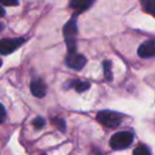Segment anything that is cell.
I'll return each instance as SVG.
<instances>
[{"label":"cell","instance_id":"6da1fadb","mask_svg":"<svg viewBox=\"0 0 155 155\" xmlns=\"http://www.w3.org/2000/svg\"><path fill=\"white\" fill-rule=\"evenodd\" d=\"M78 34V25H76V19L71 18L69 22H67L63 27V35L65 39V44L68 47V52H76V42H75V36Z\"/></svg>","mask_w":155,"mask_h":155},{"label":"cell","instance_id":"7a4b0ae2","mask_svg":"<svg viewBox=\"0 0 155 155\" xmlns=\"http://www.w3.org/2000/svg\"><path fill=\"white\" fill-rule=\"evenodd\" d=\"M132 142H133V133L128 131H121L113 134V137L110 138V147L115 150H120L130 147Z\"/></svg>","mask_w":155,"mask_h":155},{"label":"cell","instance_id":"3957f363","mask_svg":"<svg viewBox=\"0 0 155 155\" xmlns=\"http://www.w3.org/2000/svg\"><path fill=\"white\" fill-rule=\"evenodd\" d=\"M97 120L107 126V127H116L121 124V115L117 114V113H114V111H109V110H102L99 113H97L96 115Z\"/></svg>","mask_w":155,"mask_h":155},{"label":"cell","instance_id":"277c9868","mask_svg":"<svg viewBox=\"0 0 155 155\" xmlns=\"http://www.w3.org/2000/svg\"><path fill=\"white\" fill-rule=\"evenodd\" d=\"M24 42L23 38H15V39H2L0 42V51L2 54H8L16 51L22 44Z\"/></svg>","mask_w":155,"mask_h":155},{"label":"cell","instance_id":"5b68a950","mask_svg":"<svg viewBox=\"0 0 155 155\" xmlns=\"http://www.w3.org/2000/svg\"><path fill=\"white\" fill-rule=\"evenodd\" d=\"M65 64L74 70H80L86 64V58L76 52H68L65 58Z\"/></svg>","mask_w":155,"mask_h":155},{"label":"cell","instance_id":"8992f818","mask_svg":"<svg viewBox=\"0 0 155 155\" xmlns=\"http://www.w3.org/2000/svg\"><path fill=\"white\" fill-rule=\"evenodd\" d=\"M138 56L142 58H149L155 56V40L144 41L138 47Z\"/></svg>","mask_w":155,"mask_h":155},{"label":"cell","instance_id":"52a82bcc","mask_svg":"<svg viewBox=\"0 0 155 155\" xmlns=\"http://www.w3.org/2000/svg\"><path fill=\"white\" fill-rule=\"evenodd\" d=\"M46 85L41 79H35L30 82V91L35 97L42 98L46 94Z\"/></svg>","mask_w":155,"mask_h":155},{"label":"cell","instance_id":"ba28073f","mask_svg":"<svg viewBox=\"0 0 155 155\" xmlns=\"http://www.w3.org/2000/svg\"><path fill=\"white\" fill-rule=\"evenodd\" d=\"M92 4H93V0H71L70 1V6L78 10L79 12L87 10L88 7H91Z\"/></svg>","mask_w":155,"mask_h":155},{"label":"cell","instance_id":"9c48e42d","mask_svg":"<svg viewBox=\"0 0 155 155\" xmlns=\"http://www.w3.org/2000/svg\"><path fill=\"white\" fill-rule=\"evenodd\" d=\"M70 87H74L75 91H78V92H84L90 88V82L80 81V80H71L68 82V88H70Z\"/></svg>","mask_w":155,"mask_h":155},{"label":"cell","instance_id":"30bf717a","mask_svg":"<svg viewBox=\"0 0 155 155\" xmlns=\"http://www.w3.org/2000/svg\"><path fill=\"white\" fill-rule=\"evenodd\" d=\"M140 4L145 12L155 17V0H140Z\"/></svg>","mask_w":155,"mask_h":155},{"label":"cell","instance_id":"8fae6325","mask_svg":"<svg viewBox=\"0 0 155 155\" xmlns=\"http://www.w3.org/2000/svg\"><path fill=\"white\" fill-rule=\"evenodd\" d=\"M103 69H104V76L108 81H111L113 79V73H111V62L110 61H104L103 62Z\"/></svg>","mask_w":155,"mask_h":155},{"label":"cell","instance_id":"7c38bea8","mask_svg":"<svg viewBox=\"0 0 155 155\" xmlns=\"http://www.w3.org/2000/svg\"><path fill=\"white\" fill-rule=\"evenodd\" d=\"M133 155H151V153H150V150H149L148 147L140 144V145H138L133 150Z\"/></svg>","mask_w":155,"mask_h":155},{"label":"cell","instance_id":"4fadbf2b","mask_svg":"<svg viewBox=\"0 0 155 155\" xmlns=\"http://www.w3.org/2000/svg\"><path fill=\"white\" fill-rule=\"evenodd\" d=\"M45 124H46V121H45V119L41 117V116H38V117H35V119L33 120V126H34L35 128H38V130L42 128V127L45 126Z\"/></svg>","mask_w":155,"mask_h":155},{"label":"cell","instance_id":"5bb4252c","mask_svg":"<svg viewBox=\"0 0 155 155\" xmlns=\"http://www.w3.org/2000/svg\"><path fill=\"white\" fill-rule=\"evenodd\" d=\"M52 122H53L62 132L65 131V122H64L63 119H61V117H53V119H52Z\"/></svg>","mask_w":155,"mask_h":155},{"label":"cell","instance_id":"9a60e30c","mask_svg":"<svg viewBox=\"0 0 155 155\" xmlns=\"http://www.w3.org/2000/svg\"><path fill=\"white\" fill-rule=\"evenodd\" d=\"M1 4L5 6H17L18 0H1Z\"/></svg>","mask_w":155,"mask_h":155},{"label":"cell","instance_id":"2e32d148","mask_svg":"<svg viewBox=\"0 0 155 155\" xmlns=\"http://www.w3.org/2000/svg\"><path fill=\"white\" fill-rule=\"evenodd\" d=\"M0 108H1V119H0V121H1V122H4L6 113H5V108H4V105H0Z\"/></svg>","mask_w":155,"mask_h":155},{"label":"cell","instance_id":"e0dca14e","mask_svg":"<svg viewBox=\"0 0 155 155\" xmlns=\"http://www.w3.org/2000/svg\"><path fill=\"white\" fill-rule=\"evenodd\" d=\"M42 155H46V154H42Z\"/></svg>","mask_w":155,"mask_h":155}]
</instances>
